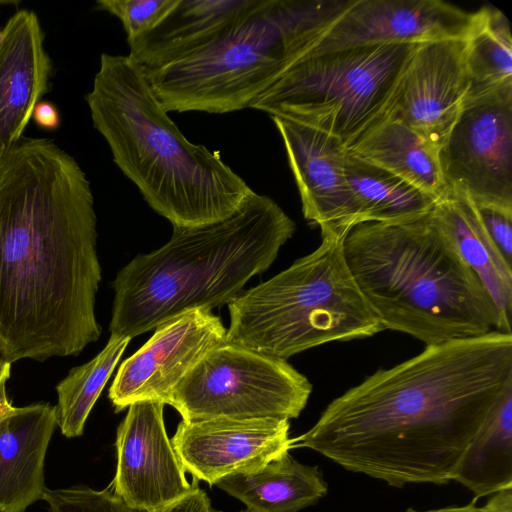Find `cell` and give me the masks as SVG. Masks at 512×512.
I'll list each match as a JSON object with an SVG mask.
<instances>
[{
  "label": "cell",
  "instance_id": "6da1fadb",
  "mask_svg": "<svg viewBox=\"0 0 512 512\" xmlns=\"http://www.w3.org/2000/svg\"><path fill=\"white\" fill-rule=\"evenodd\" d=\"M90 182L48 138L0 147V349L9 363L76 356L101 335Z\"/></svg>",
  "mask_w": 512,
  "mask_h": 512
},
{
  "label": "cell",
  "instance_id": "7a4b0ae2",
  "mask_svg": "<svg viewBox=\"0 0 512 512\" xmlns=\"http://www.w3.org/2000/svg\"><path fill=\"white\" fill-rule=\"evenodd\" d=\"M510 382L511 333L425 346L335 398L292 448L393 487L445 484Z\"/></svg>",
  "mask_w": 512,
  "mask_h": 512
},
{
  "label": "cell",
  "instance_id": "3957f363",
  "mask_svg": "<svg viewBox=\"0 0 512 512\" xmlns=\"http://www.w3.org/2000/svg\"><path fill=\"white\" fill-rule=\"evenodd\" d=\"M85 100L114 163L173 227L221 221L253 191L218 151L182 134L129 54H101Z\"/></svg>",
  "mask_w": 512,
  "mask_h": 512
},
{
  "label": "cell",
  "instance_id": "277c9868",
  "mask_svg": "<svg viewBox=\"0 0 512 512\" xmlns=\"http://www.w3.org/2000/svg\"><path fill=\"white\" fill-rule=\"evenodd\" d=\"M295 229L272 198L255 191L221 221L173 227L168 242L117 273L111 335L132 339L189 311L228 304L273 263Z\"/></svg>",
  "mask_w": 512,
  "mask_h": 512
},
{
  "label": "cell",
  "instance_id": "5b68a950",
  "mask_svg": "<svg viewBox=\"0 0 512 512\" xmlns=\"http://www.w3.org/2000/svg\"><path fill=\"white\" fill-rule=\"evenodd\" d=\"M343 254L384 330L425 346L511 333L432 211L402 222L357 225L343 240Z\"/></svg>",
  "mask_w": 512,
  "mask_h": 512
},
{
  "label": "cell",
  "instance_id": "8992f818",
  "mask_svg": "<svg viewBox=\"0 0 512 512\" xmlns=\"http://www.w3.org/2000/svg\"><path fill=\"white\" fill-rule=\"evenodd\" d=\"M352 0H264L214 43L145 70L167 112L225 114L250 105L350 6Z\"/></svg>",
  "mask_w": 512,
  "mask_h": 512
},
{
  "label": "cell",
  "instance_id": "52a82bcc",
  "mask_svg": "<svg viewBox=\"0 0 512 512\" xmlns=\"http://www.w3.org/2000/svg\"><path fill=\"white\" fill-rule=\"evenodd\" d=\"M227 342L287 360L325 343L382 330L343 254V240L322 239L310 254L228 303Z\"/></svg>",
  "mask_w": 512,
  "mask_h": 512
},
{
  "label": "cell",
  "instance_id": "ba28073f",
  "mask_svg": "<svg viewBox=\"0 0 512 512\" xmlns=\"http://www.w3.org/2000/svg\"><path fill=\"white\" fill-rule=\"evenodd\" d=\"M421 43H371L309 51L249 108L291 119L351 147L384 120Z\"/></svg>",
  "mask_w": 512,
  "mask_h": 512
},
{
  "label": "cell",
  "instance_id": "9c48e42d",
  "mask_svg": "<svg viewBox=\"0 0 512 512\" xmlns=\"http://www.w3.org/2000/svg\"><path fill=\"white\" fill-rule=\"evenodd\" d=\"M312 392L287 360L226 342L209 351L177 384L166 404L182 420L297 418Z\"/></svg>",
  "mask_w": 512,
  "mask_h": 512
},
{
  "label": "cell",
  "instance_id": "30bf717a",
  "mask_svg": "<svg viewBox=\"0 0 512 512\" xmlns=\"http://www.w3.org/2000/svg\"><path fill=\"white\" fill-rule=\"evenodd\" d=\"M438 157L449 188L512 208V85L466 101Z\"/></svg>",
  "mask_w": 512,
  "mask_h": 512
},
{
  "label": "cell",
  "instance_id": "8fae6325",
  "mask_svg": "<svg viewBox=\"0 0 512 512\" xmlns=\"http://www.w3.org/2000/svg\"><path fill=\"white\" fill-rule=\"evenodd\" d=\"M227 342V329L208 309H196L157 327L119 367L109 399L119 412L135 402L166 404L181 379L212 349Z\"/></svg>",
  "mask_w": 512,
  "mask_h": 512
},
{
  "label": "cell",
  "instance_id": "7c38bea8",
  "mask_svg": "<svg viewBox=\"0 0 512 512\" xmlns=\"http://www.w3.org/2000/svg\"><path fill=\"white\" fill-rule=\"evenodd\" d=\"M164 403L128 406L116 434V472L111 487L129 507L153 512L187 494L189 483L164 423Z\"/></svg>",
  "mask_w": 512,
  "mask_h": 512
},
{
  "label": "cell",
  "instance_id": "4fadbf2b",
  "mask_svg": "<svg viewBox=\"0 0 512 512\" xmlns=\"http://www.w3.org/2000/svg\"><path fill=\"white\" fill-rule=\"evenodd\" d=\"M466 39L421 43L400 79L384 120L402 122L439 151L466 101Z\"/></svg>",
  "mask_w": 512,
  "mask_h": 512
},
{
  "label": "cell",
  "instance_id": "5bb4252c",
  "mask_svg": "<svg viewBox=\"0 0 512 512\" xmlns=\"http://www.w3.org/2000/svg\"><path fill=\"white\" fill-rule=\"evenodd\" d=\"M286 150L304 217L322 239L344 240L360 225L359 211L345 176L347 148L337 138L306 124L271 117Z\"/></svg>",
  "mask_w": 512,
  "mask_h": 512
},
{
  "label": "cell",
  "instance_id": "9a60e30c",
  "mask_svg": "<svg viewBox=\"0 0 512 512\" xmlns=\"http://www.w3.org/2000/svg\"><path fill=\"white\" fill-rule=\"evenodd\" d=\"M289 429L279 418L182 420L171 443L184 470L212 486L289 452Z\"/></svg>",
  "mask_w": 512,
  "mask_h": 512
},
{
  "label": "cell",
  "instance_id": "2e32d148",
  "mask_svg": "<svg viewBox=\"0 0 512 512\" xmlns=\"http://www.w3.org/2000/svg\"><path fill=\"white\" fill-rule=\"evenodd\" d=\"M480 17L481 9L468 12L440 0H352L309 51L467 39Z\"/></svg>",
  "mask_w": 512,
  "mask_h": 512
},
{
  "label": "cell",
  "instance_id": "e0dca14e",
  "mask_svg": "<svg viewBox=\"0 0 512 512\" xmlns=\"http://www.w3.org/2000/svg\"><path fill=\"white\" fill-rule=\"evenodd\" d=\"M0 51V147L21 137L34 107L50 91L53 65L37 14L18 10L2 29Z\"/></svg>",
  "mask_w": 512,
  "mask_h": 512
},
{
  "label": "cell",
  "instance_id": "ac0fdd59",
  "mask_svg": "<svg viewBox=\"0 0 512 512\" xmlns=\"http://www.w3.org/2000/svg\"><path fill=\"white\" fill-rule=\"evenodd\" d=\"M57 426L55 407H13L0 418V512H25L46 489L44 460Z\"/></svg>",
  "mask_w": 512,
  "mask_h": 512
},
{
  "label": "cell",
  "instance_id": "d6986e66",
  "mask_svg": "<svg viewBox=\"0 0 512 512\" xmlns=\"http://www.w3.org/2000/svg\"><path fill=\"white\" fill-rule=\"evenodd\" d=\"M264 0H179L152 30L129 43L145 70L157 69L217 41L255 12Z\"/></svg>",
  "mask_w": 512,
  "mask_h": 512
},
{
  "label": "cell",
  "instance_id": "ffe728a7",
  "mask_svg": "<svg viewBox=\"0 0 512 512\" xmlns=\"http://www.w3.org/2000/svg\"><path fill=\"white\" fill-rule=\"evenodd\" d=\"M432 212L491 296L505 326L511 331L512 265L488 234L474 201L464 190L451 187L436 201Z\"/></svg>",
  "mask_w": 512,
  "mask_h": 512
},
{
  "label": "cell",
  "instance_id": "44dd1931",
  "mask_svg": "<svg viewBox=\"0 0 512 512\" xmlns=\"http://www.w3.org/2000/svg\"><path fill=\"white\" fill-rule=\"evenodd\" d=\"M216 486L252 512H298L328 491L319 468L298 462L289 452L255 470L229 475Z\"/></svg>",
  "mask_w": 512,
  "mask_h": 512
},
{
  "label": "cell",
  "instance_id": "7402d4cb",
  "mask_svg": "<svg viewBox=\"0 0 512 512\" xmlns=\"http://www.w3.org/2000/svg\"><path fill=\"white\" fill-rule=\"evenodd\" d=\"M347 150L406 180L436 201L449 190L438 151L400 121H381Z\"/></svg>",
  "mask_w": 512,
  "mask_h": 512
},
{
  "label": "cell",
  "instance_id": "603a6c76",
  "mask_svg": "<svg viewBox=\"0 0 512 512\" xmlns=\"http://www.w3.org/2000/svg\"><path fill=\"white\" fill-rule=\"evenodd\" d=\"M451 480L471 490L476 498L512 487V382L467 446Z\"/></svg>",
  "mask_w": 512,
  "mask_h": 512
},
{
  "label": "cell",
  "instance_id": "cb8c5ba5",
  "mask_svg": "<svg viewBox=\"0 0 512 512\" xmlns=\"http://www.w3.org/2000/svg\"><path fill=\"white\" fill-rule=\"evenodd\" d=\"M345 176L355 198L360 224L412 220L432 211L436 200L399 176L348 150Z\"/></svg>",
  "mask_w": 512,
  "mask_h": 512
},
{
  "label": "cell",
  "instance_id": "d4e9b609",
  "mask_svg": "<svg viewBox=\"0 0 512 512\" xmlns=\"http://www.w3.org/2000/svg\"><path fill=\"white\" fill-rule=\"evenodd\" d=\"M465 66L466 101L512 85V36L506 16L498 9L481 8L479 23L466 39Z\"/></svg>",
  "mask_w": 512,
  "mask_h": 512
},
{
  "label": "cell",
  "instance_id": "484cf974",
  "mask_svg": "<svg viewBox=\"0 0 512 512\" xmlns=\"http://www.w3.org/2000/svg\"><path fill=\"white\" fill-rule=\"evenodd\" d=\"M131 338L110 335L103 350L89 362L72 368L58 383L57 426L68 437L83 434L86 420Z\"/></svg>",
  "mask_w": 512,
  "mask_h": 512
},
{
  "label": "cell",
  "instance_id": "4316f807",
  "mask_svg": "<svg viewBox=\"0 0 512 512\" xmlns=\"http://www.w3.org/2000/svg\"><path fill=\"white\" fill-rule=\"evenodd\" d=\"M179 0H98L96 7L117 17L126 32L128 44L158 25Z\"/></svg>",
  "mask_w": 512,
  "mask_h": 512
},
{
  "label": "cell",
  "instance_id": "83f0119b",
  "mask_svg": "<svg viewBox=\"0 0 512 512\" xmlns=\"http://www.w3.org/2000/svg\"><path fill=\"white\" fill-rule=\"evenodd\" d=\"M42 500L46 502L48 512H144L127 506L111 485L103 490L87 486L46 488Z\"/></svg>",
  "mask_w": 512,
  "mask_h": 512
},
{
  "label": "cell",
  "instance_id": "f1b7e54d",
  "mask_svg": "<svg viewBox=\"0 0 512 512\" xmlns=\"http://www.w3.org/2000/svg\"><path fill=\"white\" fill-rule=\"evenodd\" d=\"M475 205L488 234L512 265V208L487 203Z\"/></svg>",
  "mask_w": 512,
  "mask_h": 512
},
{
  "label": "cell",
  "instance_id": "f546056e",
  "mask_svg": "<svg viewBox=\"0 0 512 512\" xmlns=\"http://www.w3.org/2000/svg\"><path fill=\"white\" fill-rule=\"evenodd\" d=\"M153 512H216L207 493L202 490L196 479L191 490L178 500Z\"/></svg>",
  "mask_w": 512,
  "mask_h": 512
},
{
  "label": "cell",
  "instance_id": "4dcf8cb0",
  "mask_svg": "<svg viewBox=\"0 0 512 512\" xmlns=\"http://www.w3.org/2000/svg\"><path fill=\"white\" fill-rule=\"evenodd\" d=\"M33 121L42 129L55 130L61 124V117L57 107L49 102L41 100L36 104L32 113Z\"/></svg>",
  "mask_w": 512,
  "mask_h": 512
},
{
  "label": "cell",
  "instance_id": "1f68e13d",
  "mask_svg": "<svg viewBox=\"0 0 512 512\" xmlns=\"http://www.w3.org/2000/svg\"><path fill=\"white\" fill-rule=\"evenodd\" d=\"M482 512H512V487L502 489L492 494Z\"/></svg>",
  "mask_w": 512,
  "mask_h": 512
},
{
  "label": "cell",
  "instance_id": "d6a6232c",
  "mask_svg": "<svg viewBox=\"0 0 512 512\" xmlns=\"http://www.w3.org/2000/svg\"><path fill=\"white\" fill-rule=\"evenodd\" d=\"M405 512H482L480 507H476L474 503L465 506H450L438 509H431L426 511H418L412 508L407 509Z\"/></svg>",
  "mask_w": 512,
  "mask_h": 512
},
{
  "label": "cell",
  "instance_id": "836d02e7",
  "mask_svg": "<svg viewBox=\"0 0 512 512\" xmlns=\"http://www.w3.org/2000/svg\"><path fill=\"white\" fill-rule=\"evenodd\" d=\"M11 363H9L0 349V386L5 384L10 377Z\"/></svg>",
  "mask_w": 512,
  "mask_h": 512
},
{
  "label": "cell",
  "instance_id": "e575fe53",
  "mask_svg": "<svg viewBox=\"0 0 512 512\" xmlns=\"http://www.w3.org/2000/svg\"><path fill=\"white\" fill-rule=\"evenodd\" d=\"M13 406L7 398L5 384L0 386V418L11 411Z\"/></svg>",
  "mask_w": 512,
  "mask_h": 512
},
{
  "label": "cell",
  "instance_id": "d590c367",
  "mask_svg": "<svg viewBox=\"0 0 512 512\" xmlns=\"http://www.w3.org/2000/svg\"><path fill=\"white\" fill-rule=\"evenodd\" d=\"M3 38H4L3 31H2V29H0V51L2 48Z\"/></svg>",
  "mask_w": 512,
  "mask_h": 512
},
{
  "label": "cell",
  "instance_id": "8d00e7d4",
  "mask_svg": "<svg viewBox=\"0 0 512 512\" xmlns=\"http://www.w3.org/2000/svg\"><path fill=\"white\" fill-rule=\"evenodd\" d=\"M240 512H252V511L245 509V510H241Z\"/></svg>",
  "mask_w": 512,
  "mask_h": 512
}]
</instances>
